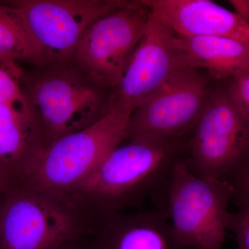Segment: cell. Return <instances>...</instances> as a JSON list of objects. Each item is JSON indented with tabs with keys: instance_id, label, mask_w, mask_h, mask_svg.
<instances>
[{
	"instance_id": "cell-1",
	"label": "cell",
	"mask_w": 249,
	"mask_h": 249,
	"mask_svg": "<svg viewBox=\"0 0 249 249\" xmlns=\"http://www.w3.org/2000/svg\"><path fill=\"white\" fill-rule=\"evenodd\" d=\"M180 139L127 140L69 192L99 215L142 207L150 198L158 200L175 164L184 158L186 142Z\"/></svg>"
},
{
	"instance_id": "cell-2",
	"label": "cell",
	"mask_w": 249,
	"mask_h": 249,
	"mask_svg": "<svg viewBox=\"0 0 249 249\" xmlns=\"http://www.w3.org/2000/svg\"><path fill=\"white\" fill-rule=\"evenodd\" d=\"M101 216L71 192L15 183L1 207L0 249H54L89 233Z\"/></svg>"
},
{
	"instance_id": "cell-3",
	"label": "cell",
	"mask_w": 249,
	"mask_h": 249,
	"mask_svg": "<svg viewBox=\"0 0 249 249\" xmlns=\"http://www.w3.org/2000/svg\"><path fill=\"white\" fill-rule=\"evenodd\" d=\"M235 195L225 179L207 178L193 173L184 158L174 167L159 209L175 235L193 249H223Z\"/></svg>"
},
{
	"instance_id": "cell-4",
	"label": "cell",
	"mask_w": 249,
	"mask_h": 249,
	"mask_svg": "<svg viewBox=\"0 0 249 249\" xmlns=\"http://www.w3.org/2000/svg\"><path fill=\"white\" fill-rule=\"evenodd\" d=\"M131 114L122 108L107 107L104 115L91 125L49 144L20 182L71 191L125 141Z\"/></svg>"
},
{
	"instance_id": "cell-5",
	"label": "cell",
	"mask_w": 249,
	"mask_h": 249,
	"mask_svg": "<svg viewBox=\"0 0 249 249\" xmlns=\"http://www.w3.org/2000/svg\"><path fill=\"white\" fill-rule=\"evenodd\" d=\"M20 18L38 55V67L66 66L93 22L124 7V0L6 1Z\"/></svg>"
},
{
	"instance_id": "cell-6",
	"label": "cell",
	"mask_w": 249,
	"mask_h": 249,
	"mask_svg": "<svg viewBox=\"0 0 249 249\" xmlns=\"http://www.w3.org/2000/svg\"><path fill=\"white\" fill-rule=\"evenodd\" d=\"M101 87L78 68H49L36 75L23 91L40 116L48 145L79 132L107 111Z\"/></svg>"
},
{
	"instance_id": "cell-7",
	"label": "cell",
	"mask_w": 249,
	"mask_h": 249,
	"mask_svg": "<svg viewBox=\"0 0 249 249\" xmlns=\"http://www.w3.org/2000/svg\"><path fill=\"white\" fill-rule=\"evenodd\" d=\"M190 169L204 178L227 179L249 157V129L229 93H209L186 142Z\"/></svg>"
},
{
	"instance_id": "cell-8",
	"label": "cell",
	"mask_w": 249,
	"mask_h": 249,
	"mask_svg": "<svg viewBox=\"0 0 249 249\" xmlns=\"http://www.w3.org/2000/svg\"><path fill=\"white\" fill-rule=\"evenodd\" d=\"M142 1L99 18L85 33L77 47L76 68L101 88L114 89L120 84L150 17Z\"/></svg>"
},
{
	"instance_id": "cell-9",
	"label": "cell",
	"mask_w": 249,
	"mask_h": 249,
	"mask_svg": "<svg viewBox=\"0 0 249 249\" xmlns=\"http://www.w3.org/2000/svg\"><path fill=\"white\" fill-rule=\"evenodd\" d=\"M192 69L178 35L150 12L146 27L107 107L133 112L169 80Z\"/></svg>"
},
{
	"instance_id": "cell-10",
	"label": "cell",
	"mask_w": 249,
	"mask_h": 249,
	"mask_svg": "<svg viewBox=\"0 0 249 249\" xmlns=\"http://www.w3.org/2000/svg\"><path fill=\"white\" fill-rule=\"evenodd\" d=\"M209 94L206 78L197 70L181 72L132 113L125 140L181 138L196 125Z\"/></svg>"
},
{
	"instance_id": "cell-11",
	"label": "cell",
	"mask_w": 249,
	"mask_h": 249,
	"mask_svg": "<svg viewBox=\"0 0 249 249\" xmlns=\"http://www.w3.org/2000/svg\"><path fill=\"white\" fill-rule=\"evenodd\" d=\"M47 146L40 116L24 91L0 102V165L13 184L27 178Z\"/></svg>"
},
{
	"instance_id": "cell-12",
	"label": "cell",
	"mask_w": 249,
	"mask_h": 249,
	"mask_svg": "<svg viewBox=\"0 0 249 249\" xmlns=\"http://www.w3.org/2000/svg\"><path fill=\"white\" fill-rule=\"evenodd\" d=\"M84 241L87 249H193L157 209L102 215Z\"/></svg>"
},
{
	"instance_id": "cell-13",
	"label": "cell",
	"mask_w": 249,
	"mask_h": 249,
	"mask_svg": "<svg viewBox=\"0 0 249 249\" xmlns=\"http://www.w3.org/2000/svg\"><path fill=\"white\" fill-rule=\"evenodd\" d=\"M180 36H214L249 47V22L210 0H141Z\"/></svg>"
},
{
	"instance_id": "cell-14",
	"label": "cell",
	"mask_w": 249,
	"mask_h": 249,
	"mask_svg": "<svg viewBox=\"0 0 249 249\" xmlns=\"http://www.w3.org/2000/svg\"><path fill=\"white\" fill-rule=\"evenodd\" d=\"M178 37L192 69L204 68L216 79L249 74L248 46L214 36Z\"/></svg>"
},
{
	"instance_id": "cell-15",
	"label": "cell",
	"mask_w": 249,
	"mask_h": 249,
	"mask_svg": "<svg viewBox=\"0 0 249 249\" xmlns=\"http://www.w3.org/2000/svg\"><path fill=\"white\" fill-rule=\"evenodd\" d=\"M0 56L38 66V55L29 33L6 1L0 2Z\"/></svg>"
},
{
	"instance_id": "cell-16",
	"label": "cell",
	"mask_w": 249,
	"mask_h": 249,
	"mask_svg": "<svg viewBox=\"0 0 249 249\" xmlns=\"http://www.w3.org/2000/svg\"><path fill=\"white\" fill-rule=\"evenodd\" d=\"M24 77L22 68L17 61L0 56V102L22 94Z\"/></svg>"
},
{
	"instance_id": "cell-17",
	"label": "cell",
	"mask_w": 249,
	"mask_h": 249,
	"mask_svg": "<svg viewBox=\"0 0 249 249\" xmlns=\"http://www.w3.org/2000/svg\"><path fill=\"white\" fill-rule=\"evenodd\" d=\"M235 197L238 208L231 213L229 230L235 234L237 249H249V198Z\"/></svg>"
},
{
	"instance_id": "cell-18",
	"label": "cell",
	"mask_w": 249,
	"mask_h": 249,
	"mask_svg": "<svg viewBox=\"0 0 249 249\" xmlns=\"http://www.w3.org/2000/svg\"><path fill=\"white\" fill-rule=\"evenodd\" d=\"M228 93L249 129V73L232 78Z\"/></svg>"
},
{
	"instance_id": "cell-19",
	"label": "cell",
	"mask_w": 249,
	"mask_h": 249,
	"mask_svg": "<svg viewBox=\"0 0 249 249\" xmlns=\"http://www.w3.org/2000/svg\"><path fill=\"white\" fill-rule=\"evenodd\" d=\"M231 176L232 181L229 182L235 190L234 196L249 198V157Z\"/></svg>"
},
{
	"instance_id": "cell-20",
	"label": "cell",
	"mask_w": 249,
	"mask_h": 249,
	"mask_svg": "<svg viewBox=\"0 0 249 249\" xmlns=\"http://www.w3.org/2000/svg\"><path fill=\"white\" fill-rule=\"evenodd\" d=\"M13 185L9 173L0 165V196H4Z\"/></svg>"
},
{
	"instance_id": "cell-21",
	"label": "cell",
	"mask_w": 249,
	"mask_h": 249,
	"mask_svg": "<svg viewBox=\"0 0 249 249\" xmlns=\"http://www.w3.org/2000/svg\"><path fill=\"white\" fill-rule=\"evenodd\" d=\"M84 236L68 241L54 249H87L85 244Z\"/></svg>"
},
{
	"instance_id": "cell-22",
	"label": "cell",
	"mask_w": 249,
	"mask_h": 249,
	"mask_svg": "<svg viewBox=\"0 0 249 249\" xmlns=\"http://www.w3.org/2000/svg\"><path fill=\"white\" fill-rule=\"evenodd\" d=\"M6 194L4 195V196H0V214H1V207H2L3 202H4V199Z\"/></svg>"
}]
</instances>
